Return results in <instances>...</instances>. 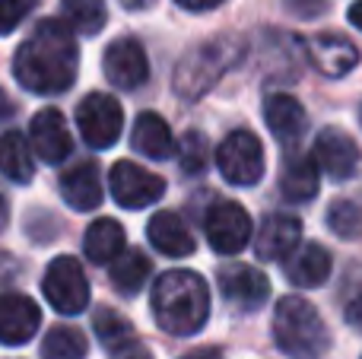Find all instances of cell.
<instances>
[{"label": "cell", "instance_id": "39", "mask_svg": "<svg viewBox=\"0 0 362 359\" xmlns=\"http://www.w3.org/2000/svg\"><path fill=\"white\" fill-rule=\"evenodd\" d=\"M185 359H219V353H216V350H197V353H191Z\"/></svg>", "mask_w": 362, "mask_h": 359}, {"label": "cell", "instance_id": "8", "mask_svg": "<svg viewBox=\"0 0 362 359\" xmlns=\"http://www.w3.org/2000/svg\"><path fill=\"white\" fill-rule=\"evenodd\" d=\"M108 188L112 197L127 210H144L150 204H156L165 194V182L156 172L144 169V165L131 163V159H121L112 165V178H108Z\"/></svg>", "mask_w": 362, "mask_h": 359}, {"label": "cell", "instance_id": "29", "mask_svg": "<svg viewBox=\"0 0 362 359\" xmlns=\"http://www.w3.org/2000/svg\"><path fill=\"white\" fill-rule=\"evenodd\" d=\"M206 163H210V143L200 131H187L178 143V165L185 175H204Z\"/></svg>", "mask_w": 362, "mask_h": 359}, {"label": "cell", "instance_id": "30", "mask_svg": "<svg viewBox=\"0 0 362 359\" xmlns=\"http://www.w3.org/2000/svg\"><path fill=\"white\" fill-rule=\"evenodd\" d=\"M327 226L340 239H359L362 235V207L356 201H334L327 210Z\"/></svg>", "mask_w": 362, "mask_h": 359}, {"label": "cell", "instance_id": "6", "mask_svg": "<svg viewBox=\"0 0 362 359\" xmlns=\"http://www.w3.org/2000/svg\"><path fill=\"white\" fill-rule=\"evenodd\" d=\"M216 165L229 184H251L261 182L264 175V146L251 131H232L229 137L219 143L216 150Z\"/></svg>", "mask_w": 362, "mask_h": 359}, {"label": "cell", "instance_id": "38", "mask_svg": "<svg viewBox=\"0 0 362 359\" xmlns=\"http://www.w3.org/2000/svg\"><path fill=\"white\" fill-rule=\"evenodd\" d=\"M350 23L356 25V29H362V0H356V4L350 6Z\"/></svg>", "mask_w": 362, "mask_h": 359}, {"label": "cell", "instance_id": "1", "mask_svg": "<svg viewBox=\"0 0 362 359\" xmlns=\"http://www.w3.org/2000/svg\"><path fill=\"white\" fill-rule=\"evenodd\" d=\"M76 67H80V51L74 29L64 19L38 23L13 57V76L19 86L35 95L67 93L76 80Z\"/></svg>", "mask_w": 362, "mask_h": 359}, {"label": "cell", "instance_id": "37", "mask_svg": "<svg viewBox=\"0 0 362 359\" xmlns=\"http://www.w3.org/2000/svg\"><path fill=\"white\" fill-rule=\"evenodd\" d=\"M124 10H146V6H153V0H118Z\"/></svg>", "mask_w": 362, "mask_h": 359}, {"label": "cell", "instance_id": "32", "mask_svg": "<svg viewBox=\"0 0 362 359\" xmlns=\"http://www.w3.org/2000/svg\"><path fill=\"white\" fill-rule=\"evenodd\" d=\"M16 273H19V264L6 252H0V286H6L13 277H16Z\"/></svg>", "mask_w": 362, "mask_h": 359}, {"label": "cell", "instance_id": "11", "mask_svg": "<svg viewBox=\"0 0 362 359\" xmlns=\"http://www.w3.org/2000/svg\"><path fill=\"white\" fill-rule=\"evenodd\" d=\"M219 293H223L226 302H232L235 309H245V312H255L267 302L270 296V283L257 267L251 264H226L219 267Z\"/></svg>", "mask_w": 362, "mask_h": 359}, {"label": "cell", "instance_id": "26", "mask_svg": "<svg viewBox=\"0 0 362 359\" xmlns=\"http://www.w3.org/2000/svg\"><path fill=\"white\" fill-rule=\"evenodd\" d=\"M150 280V258L140 252H127L121 254L112 264V286L121 296H137Z\"/></svg>", "mask_w": 362, "mask_h": 359}, {"label": "cell", "instance_id": "15", "mask_svg": "<svg viewBox=\"0 0 362 359\" xmlns=\"http://www.w3.org/2000/svg\"><path fill=\"white\" fill-rule=\"evenodd\" d=\"M302 242V223L293 213H270L255 235V252L261 261H280L293 254Z\"/></svg>", "mask_w": 362, "mask_h": 359}, {"label": "cell", "instance_id": "10", "mask_svg": "<svg viewBox=\"0 0 362 359\" xmlns=\"http://www.w3.org/2000/svg\"><path fill=\"white\" fill-rule=\"evenodd\" d=\"M102 70H105L108 83L118 89H140L150 80V61H146V51L137 38H115L105 48L102 57Z\"/></svg>", "mask_w": 362, "mask_h": 359}, {"label": "cell", "instance_id": "16", "mask_svg": "<svg viewBox=\"0 0 362 359\" xmlns=\"http://www.w3.org/2000/svg\"><path fill=\"white\" fill-rule=\"evenodd\" d=\"M308 57H312L315 70L325 73V76H331V80L346 76L359 64L356 45L344 35H334V32H321V35H315L312 42H308Z\"/></svg>", "mask_w": 362, "mask_h": 359}, {"label": "cell", "instance_id": "2", "mask_svg": "<svg viewBox=\"0 0 362 359\" xmlns=\"http://www.w3.org/2000/svg\"><path fill=\"white\" fill-rule=\"evenodd\" d=\"M210 290L194 271H169L153 286V318L175 337H191L206 324Z\"/></svg>", "mask_w": 362, "mask_h": 359}, {"label": "cell", "instance_id": "14", "mask_svg": "<svg viewBox=\"0 0 362 359\" xmlns=\"http://www.w3.org/2000/svg\"><path fill=\"white\" fill-rule=\"evenodd\" d=\"M315 163H318L331 178L346 182V178H353V172L359 169L356 140H353L350 134H344V131L327 127V131H321L318 140H315Z\"/></svg>", "mask_w": 362, "mask_h": 359}, {"label": "cell", "instance_id": "40", "mask_svg": "<svg viewBox=\"0 0 362 359\" xmlns=\"http://www.w3.org/2000/svg\"><path fill=\"white\" fill-rule=\"evenodd\" d=\"M4 226H6V201L0 197V229H4Z\"/></svg>", "mask_w": 362, "mask_h": 359}, {"label": "cell", "instance_id": "18", "mask_svg": "<svg viewBox=\"0 0 362 359\" xmlns=\"http://www.w3.org/2000/svg\"><path fill=\"white\" fill-rule=\"evenodd\" d=\"M264 121L283 146H296L308 131V114L293 95H270L264 102Z\"/></svg>", "mask_w": 362, "mask_h": 359}, {"label": "cell", "instance_id": "24", "mask_svg": "<svg viewBox=\"0 0 362 359\" xmlns=\"http://www.w3.org/2000/svg\"><path fill=\"white\" fill-rule=\"evenodd\" d=\"M0 172L16 184H29L35 178V153L19 131H6L0 137Z\"/></svg>", "mask_w": 362, "mask_h": 359}, {"label": "cell", "instance_id": "22", "mask_svg": "<svg viewBox=\"0 0 362 359\" xmlns=\"http://www.w3.org/2000/svg\"><path fill=\"white\" fill-rule=\"evenodd\" d=\"M131 146L140 153V156L169 159L172 153H175V137H172V131H169L163 114L144 112V114H137V121H134Z\"/></svg>", "mask_w": 362, "mask_h": 359}, {"label": "cell", "instance_id": "19", "mask_svg": "<svg viewBox=\"0 0 362 359\" xmlns=\"http://www.w3.org/2000/svg\"><path fill=\"white\" fill-rule=\"evenodd\" d=\"M318 163L308 153H286L280 169V194L293 204H305L318 194Z\"/></svg>", "mask_w": 362, "mask_h": 359}, {"label": "cell", "instance_id": "4", "mask_svg": "<svg viewBox=\"0 0 362 359\" xmlns=\"http://www.w3.org/2000/svg\"><path fill=\"white\" fill-rule=\"evenodd\" d=\"M238 54H242V42L232 35H219L213 42H204L200 48H194L191 54H185L178 61L172 86H175V93L181 99H187V102L200 99L238 61Z\"/></svg>", "mask_w": 362, "mask_h": 359}, {"label": "cell", "instance_id": "23", "mask_svg": "<svg viewBox=\"0 0 362 359\" xmlns=\"http://www.w3.org/2000/svg\"><path fill=\"white\" fill-rule=\"evenodd\" d=\"M124 245H127V235L121 229V223L112 220V216L95 220L86 229V235H83V252H86V258L93 264H115L124 254Z\"/></svg>", "mask_w": 362, "mask_h": 359}, {"label": "cell", "instance_id": "3", "mask_svg": "<svg viewBox=\"0 0 362 359\" xmlns=\"http://www.w3.org/2000/svg\"><path fill=\"white\" fill-rule=\"evenodd\" d=\"M274 341L283 353L296 359H318L331 347L325 318L302 296H286L274 309Z\"/></svg>", "mask_w": 362, "mask_h": 359}, {"label": "cell", "instance_id": "17", "mask_svg": "<svg viewBox=\"0 0 362 359\" xmlns=\"http://www.w3.org/2000/svg\"><path fill=\"white\" fill-rule=\"evenodd\" d=\"M61 194L80 213H89L102 204V178H99V163L95 159H80L61 175Z\"/></svg>", "mask_w": 362, "mask_h": 359}, {"label": "cell", "instance_id": "25", "mask_svg": "<svg viewBox=\"0 0 362 359\" xmlns=\"http://www.w3.org/2000/svg\"><path fill=\"white\" fill-rule=\"evenodd\" d=\"M93 328H95L99 343L108 350V356H115V353H121V350L140 343L134 324L127 322L124 315H118L115 309H99V312H95V315H93Z\"/></svg>", "mask_w": 362, "mask_h": 359}, {"label": "cell", "instance_id": "13", "mask_svg": "<svg viewBox=\"0 0 362 359\" xmlns=\"http://www.w3.org/2000/svg\"><path fill=\"white\" fill-rule=\"evenodd\" d=\"M42 324V309L23 293L0 296V343L4 347H23L35 337Z\"/></svg>", "mask_w": 362, "mask_h": 359}, {"label": "cell", "instance_id": "34", "mask_svg": "<svg viewBox=\"0 0 362 359\" xmlns=\"http://www.w3.org/2000/svg\"><path fill=\"white\" fill-rule=\"evenodd\" d=\"M112 359H153V353H150V347L140 341V343H134V347H127V350H121V353H115Z\"/></svg>", "mask_w": 362, "mask_h": 359}, {"label": "cell", "instance_id": "21", "mask_svg": "<svg viewBox=\"0 0 362 359\" xmlns=\"http://www.w3.org/2000/svg\"><path fill=\"white\" fill-rule=\"evenodd\" d=\"M283 271H286L289 283L302 286V290H312V286H321L331 277V254H327V248L308 242V245H299L289 254Z\"/></svg>", "mask_w": 362, "mask_h": 359}, {"label": "cell", "instance_id": "28", "mask_svg": "<svg viewBox=\"0 0 362 359\" xmlns=\"http://www.w3.org/2000/svg\"><path fill=\"white\" fill-rule=\"evenodd\" d=\"M89 350L83 331L70 328V324H54L48 328L42 341V359H83Z\"/></svg>", "mask_w": 362, "mask_h": 359}, {"label": "cell", "instance_id": "20", "mask_svg": "<svg viewBox=\"0 0 362 359\" xmlns=\"http://www.w3.org/2000/svg\"><path fill=\"white\" fill-rule=\"evenodd\" d=\"M146 239H150V245L156 248L159 254H165V258H187V254L194 252L191 229L185 226V220H181L178 213H169V210H163V213H156L150 220Z\"/></svg>", "mask_w": 362, "mask_h": 359}, {"label": "cell", "instance_id": "12", "mask_svg": "<svg viewBox=\"0 0 362 359\" xmlns=\"http://www.w3.org/2000/svg\"><path fill=\"white\" fill-rule=\"evenodd\" d=\"M29 143H32V153L48 165L64 163V159L74 153V140H70L67 121H64V114L57 112V108H42V112L32 118Z\"/></svg>", "mask_w": 362, "mask_h": 359}, {"label": "cell", "instance_id": "33", "mask_svg": "<svg viewBox=\"0 0 362 359\" xmlns=\"http://www.w3.org/2000/svg\"><path fill=\"white\" fill-rule=\"evenodd\" d=\"M346 324L362 331V293L356 299H350V305H346Z\"/></svg>", "mask_w": 362, "mask_h": 359}, {"label": "cell", "instance_id": "36", "mask_svg": "<svg viewBox=\"0 0 362 359\" xmlns=\"http://www.w3.org/2000/svg\"><path fill=\"white\" fill-rule=\"evenodd\" d=\"M13 114V102H10V95L0 89V121H6Z\"/></svg>", "mask_w": 362, "mask_h": 359}, {"label": "cell", "instance_id": "9", "mask_svg": "<svg viewBox=\"0 0 362 359\" xmlns=\"http://www.w3.org/2000/svg\"><path fill=\"white\" fill-rule=\"evenodd\" d=\"M206 242L219 254H238L251 242V216L235 201H219L206 213Z\"/></svg>", "mask_w": 362, "mask_h": 359}, {"label": "cell", "instance_id": "5", "mask_svg": "<svg viewBox=\"0 0 362 359\" xmlns=\"http://www.w3.org/2000/svg\"><path fill=\"white\" fill-rule=\"evenodd\" d=\"M42 293L61 315H80L89 305V283L83 264L70 254H61L48 264L42 280Z\"/></svg>", "mask_w": 362, "mask_h": 359}, {"label": "cell", "instance_id": "7", "mask_svg": "<svg viewBox=\"0 0 362 359\" xmlns=\"http://www.w3.org/2000/svg\"><path fill=\"white\" fill-rule=\"evenodd\" d=\"M76 124L80 134L93 150H108L118 143L121 127H124V112L121 102H115L105 93H89L86 99L76 105Z\"/></svg>", "mask_w": 362, "mask_h": 359}, {"label": "cell", "instance_id": "27", "mask_svg": "<svg viewBox=\"0 0 362 359\" xmlns=\"http://www.w3.org/2000/svg\"><path fill=\"white\" fill-rule=\"evenodd\" d=\"M61 16L80 35H95L105 25V0H61Z\"/></svg>", "mask_w": 362, "mask_h": 359}, {"label": "cell", "instance_id": "31", "mask_svg": "<svg viewBox=\"0 0 362 359\" xmlns=\"http://www.w3.org/2000/svg\"><path fill=\"white\" fill-rule=\"evenodd\" d=\"M35 6L38 0H0V35H10Z\"/></svg>", "mask_w": 362, "mask_h": 359}, {"label": "cell", "instance_id": "35", "mask_svg": "<svg viewBox=\"0 0 362 359\" xmlns=\"http://www.w3.org/2000/svg\"><path fill=\"white\" fill-rule=\"evenodd\" d=\"M178 6H185V10H194V13H204V10H213V6H219L223 0H175Z\"/></svg>", "mask_w": 362, "mask_h": 359}]
</instances>
